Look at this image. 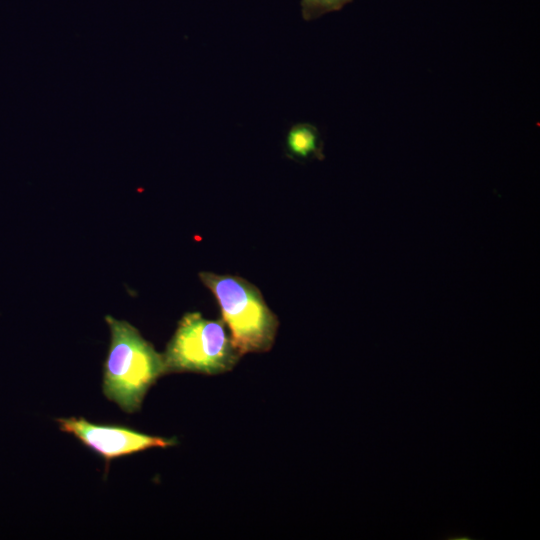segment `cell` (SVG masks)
Wrapping results in <instances>:
<instances>
[{"label": "cell", "instance_id": "6da1fadb", "mask_svg": "<svg viewBox=\"0 0 540 540\" xmlns=\"http://www.w3.org/2000/svg\"><path fill=\"white\" fill-rule=\"evenodd\" d=\"M111 339L104 364L103 393L123 411L140 409L144 396L166 374L163 355L125 320L107 315Z\"/></svg>", "mask_w": 540, "mask_h": 540}, {"label": "cell", "instance_id": "7a4b0ae2", "mask_svg": "<svg viewBox=\"0 0 540 540\" xmlns=\"http://www.w3.org/2000/svg\"><path fill=\"white\" fill-rule=\"evenodd\" d=\"M199 277L216 298L238 352L243 355L270 350L279 322L259 289L237 276L200 272Z\"/></svg>", "mask_w": 540, "mask_h": 540}, {"label": "cell", "instance_id": "3957f363", "mask_svg": "<svg viewBox=\"0 0 540 540\" xmlns=\"http://www.w3.org/2000/svg\"><path fill=\"white\" fill-rule=\"evenodd\" d=\"M162 355L166 373L207 375L231 370L242 356L228 336L224 321L206 319L199 312L183 315Z\"/></svg>", "mask_w": 540, "mask_h": 540}, {"label": "cell", "instance_id": "277c9868", "mask_svg": "<svg viewBox=\"0 0 540 540\" xmlns=\"http://www.w3.org/2000/svg\"><path fill=\"white\" fill-rule=\"evenodd\" d=\"M56 421L61 431L74 435L107 463L146 449L176 444L172 438L151 436L123 425L93 423L83 417L60 418Z\"/></svg>", "mask_w": 540, "mask_h": 540}, {"label": "cell", "instance_id": "5b68a950", "mask_svg": "<svg viewBox=\"0 0 540 540\" xmlns=\"http://www.w3.org/2000/svg\"><path fill=\"white\" fill-rule=\"evenodd\" d=\"M286 153L293 159L322 158V143L318 129L310 123L294 124L286 135Z\"/></svg>", "mask_w": 540, "mask_h": 540}, {"label": "cell", "instance_id": "8992f818", "mask_svg": "<svg viewBox=\"0 0 540 540\" xmlns=\"http://www.w3.org/2000/svg\"><path fill=\"white\" fill-rule=\"evenodd\" d=\"M352 0H301V13L306 21L314 20L324 14L338 11Z\"/></svg>", "mask_w": 540, "mask_h": 540}]
</instances>
